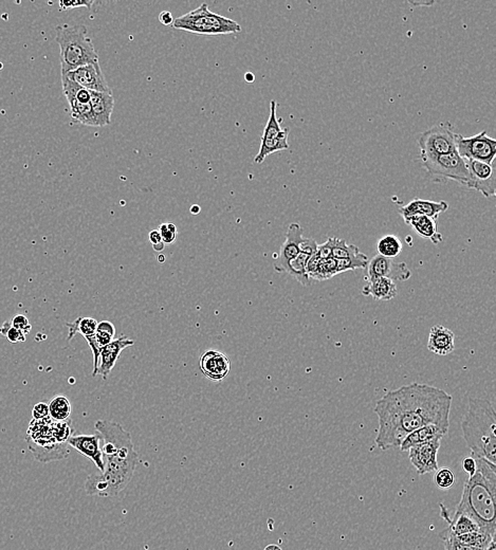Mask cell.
Segmentation results:
<instances>
[{
    "mask_svg": "<svg viewBox=\"0 0 496 550\" xmlns=\"http://www.w3.org/2000/svg\"><path fill=\"white\" fill-rule=\"evenodd\" d=\"M410 5L414 6V7H430V6L434 5V1H410Z\"/></svg>",
    "mask_w": 496,
    "mask_h": 550,
    "instance_id": "bcb514c9",
    "label": "cell"
},
{
    "mask_svg": "<svg viewBox=\"0 0 496 550\" xmlns=\"http://www.w3.org/2000/svg\"><path fill=\"white\" fill-rule=\"evenodd\" d=\"M48 407H49V417L53 421H66L70 419L72 409H71L70 401L67 397L62 395L54 396L48 403Z\"/></svg>",
    "mask_w": 496,
    "mask_h": 550,
    "instance_id": "83f0119b",
    "label": "cell"
},
{
    "mask_svg": "<svg viewBox=\"0 0 496 550\" xmlns=\"http://www.w3.org/2000/svg\"><path fill=\"white\" fill-rule=\"evenodd\" d=\"M449 209L447 202H432V200L414 199L410 204L401 207L399 213L403 219L415 215H424L431 218L438 219L441 213Z\"/></svg>",
    "mask_w": 496,
    "mask_h": 550,
    "instance_id": "ffe728a7",
    "label": "cell"
},
{
    "mask_svg": "<svg viewBox=\"0 0 496 550\" xmlns=\"http://www.w3.org/2000/svg\"><path fill=\"white\" fill-rule=\"evenodd\" d=\"M303 229L299 223H293L287 230L286 240L280 247L278 256L274 261V270L278 273H290V263L301 252Z\"/></svg>",
    "mask_w": 496,
    "mask_h": 550,
    "instance_id": "5bb4252c",
    "label": "cell"
},
{
    "mask_svg": "<svg viewBox=\"0 0 496 550\" xmlns=\"http://www.w3.org/2000/svg\"><path fill=\"white\" fill-rule=\"evenodd\" d=\"M244 79H246V81H248V83H253V81H255V75L253 74L252 72H247L246 74H244Z\"/></svg>",
    "mask_w": 496,
    "mask_h": 550,
    "instance_id": "c3c4849f",
    "label": "cell"
},
{
    "mask_svg": "<svg viewBox=\"0 0 496 550\" xmlns=\"http://www.w3.org/2000/svg\"><path fill=\"white\" fill-rule=\"evenodd\" d=\"M66 326L69 328L68 336H67L69 341L72 340L73 336L77 334L87 339L96 334L98 322L92 317H79L72 323H67Z\"/></svg>",
    "mask_w": 496,
    "mask_h": 550,
    "instance_id": "4316f807",
    "label": "cell"
},
{
    "mask_svg": "<svg viewBox=\"0 0 496 550\" xmlns=\"http://www.w3.org/2000/svg\"><path fill=\"white\" fill-rule=\"evenodd\" d=\"M133 344H135V341L131 340L129 336H122L104 346L100 353V363H98L96 376H101L104 381H106L108 379V376L114 369L117 361L120 358L121 353L127 347L133 346Z\"/></svg>",
    "mask_w": 496,
    "mask_h": 550,
    "instance_id": "ac0fdd59",
    "label": "cell"
},
{
    "mask_svg": "<svg viewBox=\"0 0 496 550\" xmlns=\"http://www.w3.org/2000/svg\"><path fill=\"white\" fill-rule=\"evenodd\" d=\"M94 1L92 0H72V1H60V11H67V10L77 9V8L85 7L87 9H91Z\"/></svg>",
    "mask_w": 496,
    "mask_h": 550,
    "instance_id": "f35d334b",
    "label": "cell"
},
{
    "mask_svg": "<svg viewBox=\"0 0 496 550\" xmlns=\"http://www.w3.org/2000/svg\"><path fill=\"white\" fill-rule=\"evenodd\" d=\"M90 106L96 121V127H104L110 124L115 108L112 91L108 93L90 91Z\"/></svg>",
    "mask_w": 496,
    "mask_h": 550,
    "instance_id": "d6986e66",
    "label": "cell"
},
{
    "mask_svg": "<svg viewBox=\"0 0 496 550\" xmlns=\"http://www.w3.org/2000/svg\"><path fill=\"white\" fill-rule=\"evenodd\" d=\"M32 417L34 420H43L49 417V407H48V403H37L32 409Z\"/></svg>",
    "mask_w": 496,
    "mask_h": 550,
    "instance_id": "60d3db41",
    "label": "cell"
},
{
    "mask_svg": "<svg viewBox=\"0 0 496 550\" xmlns=\"http://www.w3.org/2000/svg\"><path fill=\"white\" fill-rule=\"evenodd\" d=\"M115 336H116V328L112 322L102 321L98 323L94 338H96V344L100 348L102 349L106 345L112 343Z\"/></svg>",
    "mask_w": 496,
    "mask_h": 550,
    "instance_id": "4dcf8cb0",
    "label": "cell"
},
{
    "mask_svg": "<svg viewBox=\"0 0 496 550\" xmlns=\"http://www.w3.org/2000/svg\"><path fill=\"white\" fill-rule=\"evenodd\" d=\"M456 152L464 160L493 164L496 156V141L489 137L485 131L468 138L456 133Z\"/></svg>",
    "mask_w": 496,
    "mask_h": 550,
    "instance_id": "9c48e42d",
    "label": "cell"
},
{
    "mask_svg": "<svg viewBox=\"0 0 496 550\" xmlns=\"http://www.w3.org/2000/svg\"><path fill=\"white\" fill-rule=\"evenodd\" d=\"M152 248H154V250L157 251V252H162V251L164 250L165 244H163V242H161V244H155V246H152Z\"/></svg>",
    "mask_w": 496,
    "mask_h": 550,
    "instance_id": "681fc988",
    "label": "cell"
},
{
    "mask_svg": "<svg viewBox=\"0 0 496 550\" xmlns=\"http://www.w3.org/2000/svg\"><path fill=\"white\" fill-rule=\"evenodd\" d=\"M0 334H3L11 343H22L26 341V334L12 326L11 321L5 322L0 327Z\"/></svg>",
    "mask_w": 496,
    "mask_h": 550,
    "instance_id": "8d00e7d4",
    "label": "cell"
},
{
    "mask_svg": "<svg viewBox=\"0 0 496 550\" xmlns=\"http://www.w3.org/2000/svg\"><path fill=\"white\" fill-rule=\"evenodd\" d=\"M173 28L197 35L236 34L242 27L235 20L219 15L209 9L207 4L174 20Z\"/></svg>",
    "mask_w": 496,
    "mask_h": 550,
    "instance_id": "8992f818",
    "label": "cell"
},
{
    "mask_svg": "<svg viewBox=\"0 0 496 550\" xmlns=\"http://www.w3.org/2000/svg\"><path fill=\"white\" fill-rule=\"evenodd\" d=\"M445 550H452L451 548L448 547V546H445Z\"/></svg>",
    "mask_w": 496,
    "mask_h": 550,
    "instance_id": "f5cc1de1",
    "label": "cell"
},
{
    "mask_svg": "<svg viewBox=\"0 0 496 550\" xmlns=\"http://www.w3.org/2000/svg\"><path fill=\"white\" fill-rule=\"evenodd\" d=\"M51 433L52 436L58 443H67L73 433V430L71 428V420H66V421H53L52 420Z\"/></svg>",
    "mask_w": 496,
    "mask_h": 550,
    "instance_id": "e575fe53",
    "label": "cell"
},
{
    "mask_svg": "<svg viewBox=\"0 0 496 550\" xmlns=\"http://www.w3.org/2000/svg\"><path fill=\"white\" fill-rule=\"evenodd\" d=\"M443 541H453L456 543L464 544V545L474 546V547L485 548L489 546L495 537L485 532L483 530L474 531V532L466 533L462 535H450V537H443Z\"/></svg>",
    "mask_w": 496,
    "mask_h": 550,
    "instance_id": "484cf974",
    "label": "cell"
},
{
    "mask_svg": "<svg viewBox=\"0 0 496 550\" xmlns=\"http://www.w3.org/2000/svg\"><path fill=\"white\" fill-rule=\"evenodd\" d=\"M448 434L443 428H439L435 424H428V426H422L417 430L407 435L400 445L401 451H409L411 447L415 445H422V443H429V441L439 439L440 440L443 436Z\"/></svg>",
    "mask_w": 496,
    "mask_h": 550,
    "instance_id": "cb8c5ba5",
    "label": "cell"
},
{
    "mask_svg": "<svg viewBox=\"0 0 496 550\" xmlns=\"http://www.w3.org/2000/svg\"><path fill=\"white\" fill-rule=\"evenodd\" d=\"M12 326L16 329L20 330L24 332L25 334H29L32 329V325H31L30 321L28 317L25 315H16L15 317L12 319Z\"/></svg>",
    "mask_w": 496,
    "mask_h": 550,
    "instance_id": "ab89813d",
    "label": "cell"
},
{
    "mask_svg": "<svg viewBox=\"0 0 496 550\" xmlns=\"http://www.w3.org/2000/svg\"><path fill=\"white\" fill-rule=\"evenodd\" d=\"M428 349L437 355H447L455 349V334L445 326L436 325L431 328L429 334Z\"/></svg>",
    "mask_w": 496,
    "mask_h": 550,
    "instance_id": "44dd1931",
    "label": "cell"
},
{
    "mask_svg": "<svg viewBox=\"0 0 496 550\" xmlns=\"http://www.w3.org/2000/svg\"><path fill=\"white\" fill-rule=\"evenodd\" d=\"M62 75H65L73 83L77 84L89 91H96V93L112 91L98 62L79 67L75 70L69 71V72H62Z\"/></svg>",
    "mask_w": 496,
    "mask_h": 550,
    "instance_id": "8fae6325",
    "label": "cell"
},
{
    "mask_svg": "<svg viewBox=\"0 0 496 550\" xmlns=\"http://www.w3.org/2000/svg\"><path fill=\"white\" fill-rule=\"evenodd\" d=\"M159 22H160L163 26H173L174 18L173 15H171V12H161L160 15H159Z\"/></svg>",
    "mask_w": 496,
    "mask_h": 550,
    "instance_id": "ee69618b",
    "label": "cell"
},
{
    "mask_svg": "<svg viewBox=\"0 0 496 550\" xmlns=\"http://www.w3.org/2000/svg\"><path fill=\"white\" fill-rule=\"evenodd\" d=\"M485 550H496L495 539H493Z\"/></svg>",
    "mask_w": 496,
    "mask_h": 550,
    "instance_id": "816d5d0a",
    "label": "cell"
},
{
    "mask_svg": "<svg viewBox=\"0 0 496 550\" xmlns=\"http://www.w3.org/2000/svg\"><path fill=\"white\" fill-rule=\"evenodd\" d=\"M334 237L328 238L327 242L318 246V254H319L320 258L327 259L332 257V247H334Z\"/></svg>",
    "mask_w": 496,
    "mask_h": 550,
    "instance_id": "b9f144b4",
    "label": "cell"
},
{
    "mask_svg": "<svg viewBox=\"0 0 496 550\" xmlns=\"http://www.w3.org/2000/svg\"><path fill=\"white\" fill-rule=\"evenodd\" d=\"M470 182L469 189L475 190L485 197H493L496 194V176L493 164L481 161L466 160Z\"/></svg>",
    "mask_w": 496,
    "mask_h": 550,
    "instance_id": "7c38bea8",
    "label": "cell"
},
{
    "mask_svg": "<svg viewBox=\"0 0 496 550\" xmlns=\"http://www.w3.org/2000/svg\"><path fill=\"white\" fill-rule=\"evenodd\" d=\"M148 238H150V242H152V246L163 242L159 230H152V231H150V234H148Z\"/></svg>",
    "mask_w": 496,
    "mask_h": 550,
    "instance_id": "f6af8a7d",
    "label": "cell"
},
{
    "mask_svg": "<svg viewBox=\"0 0 496 550\" xmlns=\"http://www.w3.org/2000/svg\"><path fill=\"white\" fill-rule=\"evenodd\" d=\"M288 136L289 129H285L274 137L261 138V148L254 158V162L261 164L269 155L288 150Z\"/></svg>",
    "mask_w": 496,
    "mask_h": 550,
    "instance_id": "d4e9b609",
    "label": "cell"
},
{
    "mask_svg": "<svg viewBox=\"0 0 496 550\" xmlns=\"http://www.w3.org/2000/svg\"><path fill=\"white\" fill-rule=\"evenodd\" d=\"M129 480L107 472L92 474L86 480L85 491L88 495L100 497H115L120 495L129 485Z\"/></svg>",
    "mask_w": 496,
    "mask_h": 550,
    "instance_id": "4fadbf2b",
    "label": "cell"
},
{
    "mask_svg": "<svg viewBox=\"0 0 496 550\" xmlns=\"http://www.w3.org/2000/svg\"><path fill=\"white\" fill-rule=\"evenodd\" d=\"M439 449H440V440L434 439L429 443L415 445L407 451L410 453V461L417 470L418 474L424 476L438 470L437 455Z\"/></svg>",
    "mask_w": 496,
    "mask_h": 550,
    "instance_id": "9a60e30c",
    "label": "cell"
},
{
    "mask_svg": "<svg viewBox=\"0 0 496 550\" xmlns=\"http://www.w3.org/2000/svg\"><path fill=\"white\" fill-rule=\"evenodd\" d=\"M435 485L443 490H449L456 484V476L453 472L447 468L437 470L434 476Z\"/></svg>",
    "mask_w": 496,
    "mask_h": 550,
    "instance_id": "d590c367",
    "label": "cell"
},
{
    "mask_svg": "<svg viewBox=\"0 0 496 550\" xmlns=\"http://www.w3.org/2000/svg\"><path fill=\"white\" fill-rule=\"evenodd\" d=\"M94 428L104 440L102 447L103 456L106 457L104 471L131 482L139 464V455L136 452L131 433L122 424L108 420H98Z\"/></svg>",
    "mask_w": 496,
    "mask_h": 550,
    "instance_id": "277c9868",
    "label": "cell"
},
{
    "mask_svg": "<svg viewBox=\"0 0 496 550\" xmlns=\"http://www.w3.org/2000/svg\"><path fill=\"white\" fill-rule=\"evenodd\" d=\"M101 440V434L96 433L92 435H72L67 443L79 452L81 455L89 458L90 461H93L96 468L103 472L105 469V463L103 461V452L100 447Z\"/></svg>",
    "mask_w": 496,
    "mask_h": 550,
    "instance_id": "2e32d148",
    "label": "cell"
},
{
    "mask_svg": "<svg viewBox=\"0 0 496 550\" xmlns=\"http://www.w3.org/2000/svg\"><path fill=\"white\" fill-rule=\"evenodd\" d=\"M403 244L397 236L385 235L380 238L377 244L378 255L385 258L393 259L403 252Z\"/></svg>",
    "mask_w": 496,
    "mask_h": 550,
    "instance_id": "f1b7e54d",
    "label": "cell"
},
{
    "mask_svg": "<svg viewBox=\"0 0 496 550\" xmlns=\"http://www.w3.org/2000/svg\"><path fill=\"white\" fill-rule=\"evenodd\" d=\"M422 165L428 171L429 175L436 180H453L460 185L468 188L470 182L468 167L466 160L458 155L457 152H449L436 157L422 158Z\"/></svg>",
    "mask_w": 496,
    "mask_h": 550,
    "instance_id": "52a82bcc",
    "label": "cell"
},
{
    "mask_svg": "<svg viewBox=\"0 0 496 550\" xmlns=\"http://www.w3.org/2000/svg\"><path fill=\"white\" fill-rule=\"evenodd\" d=\"M420 158L441 156L456 152V133L450 123H441L420 133Z\"/></svg>",
    "mask_w": 496,
    "mask_h": 550,
    "instance_id": "ba28073f",
    "label": "cell"
},
{
    "mask_svg": "<svg viewBox=\"0 0 496 550\" xmlns=\"http://www.w3.org/2000/svg\"><path fill=\"white\" fill-rule=\"evenodd\" d=\"M56 41L60 46L62 72L98 62V52L84 25H60L56 27Z\"/></svg>",
    "mask_w": 496,
    "mask_h": 550,
    "instance_id": "5b68a950",
    "label": "cell"
},
{
    "mask_svg": "<svg viewBox=\"0 0 496 550\" xmlns=\"http://www.w3.org/2000/svg\"><path fill=\"white\" fill-rule=\"evenodd\" d=\"M200 211H202V209H200V206H197V204H192V206L190 207V213H192V215L200 214Z\"/></svg>",
    "mask_w": 496,
    "mask_h": 550,
    "instance_id": "7dc6e473",
    "label": "cell"
},
{
    "mask_svg": "<svg viewBox=\"0 0 496 550\" xmlns=\"http://www.w3.org/2000/svg\"><path fill=\"white\" fill-rule=\"evenodd\" d=\"M462 436L473 457L496 461L495 407L487 399L472 398L462 421Z\"/></svg>",
    "mask_w": 496,
    "mask_h": 550,
    "instance_id": "3957f363",
    "label": "cell"
},
{
    "mask_svg": "<svg viewBox=\"0 0 496 550\" xmlns=\"http://www.w3.org/2000/svg\"><path fill=\"white\" fill-rule=\"evenodd\" d=\"M263 550H282V548H280V546L271 544V545H268L267 547H265V549Z\"/></svg>",
    "mask_w": 496,
    "mask_h": 550,
    "instance_id": "f907efd6",
    "label": "cell"
},
{
    "mask_svg": "<svg viewBox=\"0 0 496 550\" xmlns=\"http://www.w3.org/2000/svg\"><path fill=\"white\" fill-rule=\"evenodd\" d=\"M159 232H160L161 238H162V242L164 244H174L175 240H177L178 230L174 223H162L159 227Z\"/></svg>",
    "mask_w": 496,
    "mask_h": 550,
    "instance_id": "74e56055",
    "label": "cell"
},
{
    "mask_svg": "<svg viewBox=\"0 0 496 550\" xmlns=\"http://www.w3.org/2000/svg\"><path fill=\"white\" fill-rule=\"evenodd\" d=\"M475 461L476 471L466 480L456 511L468 514L483 531L495 537V464L479 457Z\"/></svg>",
    "mask_w": 496,
    "mask_h": 550,
    "instance_id": "7a4b0ae2",
    "label": "cell"
},
{
    "mask_svg": "<svg viewBox=\"0 0 496 550\" xmlns=\"http://www.w3.org/2000/svg\"><path fill=\"white\" fill-rule=\"evenodd\" d=\"M462 469L469 474V476H472L476 471V461L473 456H466L462 461Z\"/></svg>",
    "mask_w": 496,
    "mask_h": 550,
    "instance_id": "7bdbcfd3",
    "label": "cell"
},
{
    "mask_svg": "<svg viewBox=\"0 0 496 550\" xmlns=\"http://www.w3.org/2000/svg\"><path fill=\"white\" fill-rule=\"evenodd\" d=\"M452 402L451 395L428 384L415 382L389 391L374 410L379 421L377 445L381 450L400 447L407 435L428 424L449 432Z\"/></svg>",
    "mask_w": 496,
    "mask_h": 550,
    "instance_id": "6da1fadb",
    "label": "cell"
},
{
    "mask_svg": "<svg viewBox=\"0 0 496 550\" xmlns=\"http://www.w3.org/2000/svg\"><path fill=\"white\" fill-rule=\"evenodd\" d=\"M200 367L202 374L211 381L221 382L229 375L231 362L226 353L210 349L200 358Z\"/></svg>",
    "mask_w": 496,
    "mask_h": 550,
    "instance_id": "e0dca14e",
    "label": "cell"
},
{
    "mask_svg": "<svg viewBox=\"0 0 496 550\" xmlns=\"http://www.w3.org/2000/svg\"><path fill=\"white\" fill-rule=\"evenodd\" d=\"M70 106V114L72 119L77 122L81 123L86 126L96 127V121H94L93 114H92L91 106L89 104L79 103L75 100H67Z\"/></svg>",
    "mask_w": 496,
    "mask_h": 550,
    "instance_id": "f546056e",
    "label": "cell"
},
{
    "mask_svg": "<svg viewBox=\"0 0 496 550\" xmlns=\"http://www.w3.org/2000/svg\"><path fill=\"white\" fill-rule=\"evenodd\" d=\"M337 274V259L330 257L327 259H321L317 272L313 274L311 279L317 280V281H325L334 277Z\"/></svg>",
    "mask_w": 496,
    "mask_h": 550,
    "instance_id": "836d02e7",
    "label": "cell"
},
{
    "mask_svg": "<svg viewBox=\"0 0 496 550\" xmlns=\"http://www.w3.org/2000/svg\"><path fill=\"white\" fill-rule=\"evenodd\" d=\"M368 258L363 253H360L353 258L337 259V274L342 272L353 271L357 269H364L368 265Z\"/></svg>",
    "mask_w": 496,
    "mask_h": 550,
    "instance_id": "d6a6232c",
    "label": "cell"
},
{
    "mask_svg": "<svg viewBox=\"0 0 496 550\" xmlns=\"http://www.w3.org/2000/svg\"><path fill=\"white\" fill-rule=\"evenodd\" d=\"M362 294L372 296L376 301H391L398 294V288L395 282L385 277L366 281V285L362 289Z\"/></svg>",
    "mask_w": 496,
    "mask_h": 550,
    "instance_id": "603a6c76",
    "label": "cell"
},
{
    "mask_svg": "<svg viewBox=\"0 0 496 550\" xmlns=\"http://www.w3.org/2000/svg\"><path fill=\"white\" fill-rule=\"evenodd\" d=\"M359 248L355 244H347L344 240L334 237L332 256L336 259L353 258L360 254Z\"/></svg>",
    "mask_w": 496,
    "mask_h": 550,
    "instance_id": "1f68e13d",
    "label": "cell"
},
{
    "mask_svg": "<svg viewBox=\"0 0 496 550\" xmlns=\"http://www.w3.org/2000/svg\"><path fill=\"white\" fill-rule=\"evenodd\" d=\"M403 221L411 225L420 237L430 240L436 246L443 242V235L438 232L437 219L424 215H415V216L407 217Z\"/></svg>",
    "mask_w": 496,
    "mask_h": 550,
    "instance_id": "7402d4cb",
    "label": "cell"
},
{
    "mask_svg": "<svg viewBox=\"0 0 496 550\" xmlns=\"http://www.w3.org/2000/svg\"><path fill=\"white\" fill-rule=\"evenodd\" d=\"M367 275L365 281L385 277L391 281L407 282L412 277V271L405 263H396L393 259L385 258L377 254L368 261Z\"/></svg>",
    "mask_w": 496,
    "mask_h": 550,
    "instance_id": "30bf717a",
    "label": "cell"
}]
</instances>
